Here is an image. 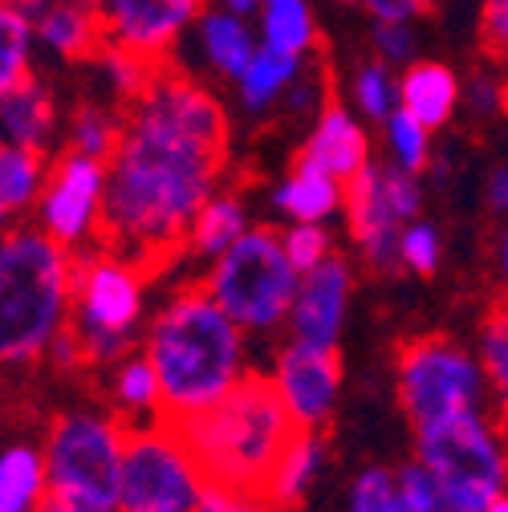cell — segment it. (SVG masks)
<instances>
[{"label":"cell","mask_w":508,"mask_h":512,"mask_svg":"<svg viewBox=\"0 0 508 512\" xmlns=\"http://www.w3.org/2000/svg\"><path fill=\"white\" fill-rule=\"evenodd\" d=\"M322 460H326L322 435H317V431H297L293 443L285 447V456L277 460L269 484H265V496H269L277 508L297 504V500L313 488L317 472H322Z\"/></svg>","instance_id":"cell-26"},{"label":"cell","mask_w":508,"mask_h":512,"mask_svg":"<svg viewBox=\"0 0 508 512\" xmlns=\"http://www.w3.org/2000/svg\"><path fill=\"white\" fill-rule=\"evenodd\" d=\"M383 139H387V155L395 167L403 171H423L431 163V126H423L415 114H407L403 106L383 122Z\"/></svg>","instance_id":"cell-34"},{"label":"cell","mask_w":508,"mask_h":512,"mask_svg":"<svg viewBox=\"0 0 508 512\" xmlns=\"http://www.w3.org/2000/svg\"><path fill=\"white\" fill-rule=\"evenodd\" d=\"M496 269H500V285H504V293H508V224H504V232H500V240H496Z\"/></svg>","instance_id":"cell-49"},{"label":"cell","mask_w":508,"mask_h":512,"mask_svg":"<svg viewBox=\"0 0 508 512\" xmlns=\"http://www.w3.org/2000/svg\"><path fill=\"white\" fill-rule=\"evenodd\" d=\"M309 57H289V53H277V49H257L252 61L244 66V74L236 78V98L248 114H265L273 110L277 102H285L289 86L297 82V74L305 70Z\"/></svg>","instance_id":"cell-22"},{"label":"cell","mask_w":508,"mask_h":512,"mask_svg":"<svg viewBox=\"0 0 508 512\" xmlns=\"http://www.w3.org/2000/svg\"><path fill=\"white\" fill-rule=\"evenodd\" d=\"M480 41L488 57L508 66V0H484L480 9Z\"/></svg>","instance_id":"cell-42"},{"label":"cell","mask_w":508,"mask_h":512,"mask_svg":"<svg viewBox=\"0 0 508 512\" xmlns=\"http://www.w3.org/2000/svg\"><path fill=\"white\" fill-rule=\"evenodd\" d=\"M504 118H508V78H504Z\"/></svg>","instance_id":"cell-54"},{"label":"cell","mask_w":508,"mask_h":512,"mask_svg":"<svg viewBox=\"0 0 508 512\" xmlns=\"http://www.w3.org/2000/svg\"><path fill=\"white\" fill-rule=\"evenodd\" d=\"M350 289H354V273L342 256H330L317 269L301 273L289 322H285L289 338L309 342V346H338L346 309H350Z\"/></svg>","instance_id":"cell-15"},{"label":"cell","mask_w":508,"mask_h":512,"mask_svg":"<svg viewBox=\"0 0 508 512\" xmlns=\"http://www.w3.org/2000/svg\"><path fill=\"white\" fill-rule=\"evenodd\" d=\"M415 447L439 484L443 512H484L508 492V447L500 423L484 411L419 427Z\"/></svg>","instance_id":"cell-6"},{"label":"cell","mask_w":508,"mask_h":512,"mask_svg":"<svg viewBox=\"0 0 508 512\" xmlns=\"http://www.w3.org/2000/svg\"><path fill=\"white\" fill-rule=\"evenodd\" d=\"M208 484L179 423L143 419L139 427H126L118 512H200Z\"/></svg>","instance_id":"cell-8"},{"label":"cell","mask_w":508,"mask_h":512,"mask_svg":"<svg viewBox=\"0 0 508 512\" xmlns=\"http://www.w3.org/2000/svg\"><path fill=\"white\" fill-rule=\"evenodd\" d=\"M33 29H37V45L66 61H90L106 41L94 0H53Z\"/></svg>","instance_id":"cell-21"},{"label":"cell","mask_w":508,"mask_h":512,"mask_svg":"<svg viewBox=\"0 0 508 512\" xmlns=\"http://www.w3.org/2000/svg\"><path fill=\"white\" fill-rule=\"evenodd\" d=\"M200 512H277V504H273L265 492H252V488L208 484Z\"/></svg>","instance_id":"cell-40"},{"label":"cell","mask_w":508,"mask_h":512,"mask_svg":"<svg viewBox=\"0 0 508 512\" xmlns=\"http://www.w3.org/2000/svg\"><path fill=\"white\" fill-rule=\"evenodd\" d=\"M224 163V106L196 78L163 61L151 86L122 106L98 244L155 273L159 261L183 252L200 208L224 179Z\"/></svg>","instance_id":"cell-1"},{"label":"cell","mask_w":508,"mask_h":512,"mask_svg":"<svg viewBox=\"0 0 508 512\" xmlns=\"http://www.w3.org/2000/svg\"><path fill=\"white\" fill-rule=\"evenodd\" d=\"M212 5H220L228 13H240V17H257L265 0H212Z\"/></svg>","instance_id":"cell-48"},{"label":"cell","mask_w":508,"mask_h":512,"mask_svg":"<svg viewBox=\"0 0 508 512\" xmlns=\"http://www.w3.org/2000/svg\"><path fill=\"white\" fill-rule=\"evenodd\" d=\"M244 334L204 285L179 289L155 313L143 350L163 382V419L187 423L240 387L248 374Z\"/></svg>","instance_id":"cell-2"},{"label":"cell","mask_w":508,"mask_h":512,"mask_svg":"<svg viewBox=\"0 0 508 512\" xmlns=\"http://www.w3.org/2000/svg\"><path fill=\"white\" fill-rule=\"evenodd\" d=\"M49 496L45 452L29 443L0 452V512H37Z\"/></svg>","instance_id":"cell-23"},{"label":"cell","mask_w":508,"mask_h":512,"mask_svg":"<svg viewBox=\"0 0 508 512\" xmlns=\"http://www.w3.org/2000/svg\"><path fill=\"white\" fill-rule=\"evenodd\" d=\"M399 106L415 114L423 126L439 131L464 106V82L443 61H411L399 78Z\"/></svg>","instance_id":"cell-20"},{"label":"cell","mask_w":508,"mask_h":512,"mask_svg":"<svg viewBox=\"0 0 508 512\" xmlns=\"http://www.w3.org/2000/svg\"><path fill=\"white\" fill-rule=\"evenodd\" d=\"M49 167H53L49 151L5 143L0 147V204L13 216H25L29 208H37L41 191L49 183Z\"/></svg>","instance_id":"cell-25"},{"label":"cell","mask_w":508,"mask_h":512,"mask_svg":"<svg viewBox=\"0 0 508 512\" xmlns=\"http://www.w3.org/2000/svg\"><path fill=\"white\" fill-rule=\"evenodd\" d=\"M476 358L488 378V395L496 399V407H508V297L484 317Z\"/></svg>","instance_id":"cell-32"},{"label":"cell","mask_w":508,"mask_h":512,"mask_svg":"<svg viewBox=\"0 0 508 512\" xmlns=\"http://www.w3.org/2000/svg\"><path fill=\"white\" fill-rule=\"evenodd\" d=\"M0 147H5V143H0Z\"/></svg>","instance_id":"cell-55"},{"label":"cell","mask_w":508,"mask_h":512,"mask_svg":"<svg viewBox=\"0 0 508 512\" xmlns=\"http://www.w3.org/2000/svg\"><path fill=\"white\" fill-rule=\"evenodd\" d=\"M33 45H37L33 21L13 0H0V98L17 90L25 78H33Z\"/></svg>","instance_id":"cell-31"},{"label":"cell","mask_w":508,"mask_h":512,"mask_svg":"<svg viewBox=\"0 0 508 512\" xmlns=\"http://www.w3.org/2000/svg\"><path fill=\"white\" fill-rule=\"evenodd\" d=\"M439 256H443V240L431 224L423 220H411L403 232H399V265L419 273V277H431L439 269Z\"/></svg>","instance_id":"cell-36"},{"label":"cell","mask_w":508,"mask_h":512,"mask_svg":"<svg viewBox=\"0 0 508 512\" xmlns=\"http://www.w3.org/2000/svg\"><path fill=\"white\" fill-rule=\"evenodd\" d=\"M37 512H118V508H106V504H90V500H74V496L49 492V496L41 500Z\"/></svg>","instance_id":"cell-46"},{"label":"cell","mask_w":508,"mask_h":512,"mask_svg":"<svg viewBox=\"0 0 508 512\" xmlns=\"http://www.w3.org/2000/svg\"><path fill=\"white\" fill-rule=\"evenodd\" d=\"M496 423H500V435H504V447H508V407H500V419Z\"/></svg>","instance_id":"cell-53"},{"label":"cell","mask_w":508,"mask_h":512,"mask_svg":"<svg viewBox=\"0 0 508 512\" xmlns=\"http://www.w3.org/2000/svg\"><path fill=\"white\" fill-rule=\"evenodd\" d=\"M244 232H248V208H244V200L232 196V191H216V196L200 208L192 232H187L183 252L204 256V261H216V256L228 252Z\"/></svg>","instance_id":"cell-24"},{"label":"cell","mask_w":508,"mask_h":512,"mask_svg":"<svg viewBox=\"0 0 508 512\" xmlns=\"http://www.w3.org/2000/svg\"><path fill=\"white\" fill-rule=\"evenodd\" d=\"M346 512H403L399 504V472L366 468L346 496Z\"/></svg>","instance_id":"cell-35"},{"label":"cell","mask_w":508,"mask_h":512,"mask_svg":"<svg viewBox=\"0 0 508 512\" xmlns=\"http://www.w3.org/2000/svg\"><path fill=\"white\" fill-rule=\"evenodd\" d=\"M118 139H122V106L86 98V102H78L70 110V118H66V151L94 155V159L110 163Z\"/></svg>","instance_id":"cell-29"},{"label":"cell","mask_w":508,"mask_h":512,"mask_svg":"<svg viewBox=\"0 0 508 512\" xmlns=\"http://www.w3.org/2000/svg\"><path fill=\"white\" fill-rule=\"evenodd\" d=\"M285 106L293 110V114H322L330 102H326V82H322V74H317V70H301L297 74V82L289 86V94H285Z\"/></svg>","instance_id":"cell-43"},{"label":"cell","mask_w":508,"mask_h":512,"mask_svg":"<svg viewBox=\"0 0 508 512\" xmlns=\"http://www.w3.org/2000/svg\"><path fill=\"white\" fill-rule=\"evenodd\" d=\"M415 25L411 21H378L374 25V53L378 61H387V66H411L415 61Z\"/></svg>","instance_id":"cell-39"},{"label":"cell","mask_w":508,"mask_h":512,"mask_svg":"<svg viewBox=\"0 0 508 512\" xmlns=\"http://www.w3.org/2000/svg\"><path fill=\"white\" fill-rule=\"evenodd\" d=\"M45 358H49L57 370H74V366L90 362V358H86V342H82V334H78L74 326H66V330H61V334L49 342Z\"/></svg>","instance_id":"cell-45"},{"label":"cell","mask_w":508,"mask_h":512,"mask_svg":"<svg viewBox=\"0 0 508 512\" xmlns=\"http://www.w3.org/2000/svg\"><path fill=\"white\" fill-rule=\"evenodd\" d=\"M13 220H17V216H13V212H9L5 204H0V236H5V232L13 228Z\"/></svg>","instance_id":"cell-51"},{"label":"cell","mask_w":508,"mask_h":512,"mask_svg":"<svg viewBox=\"0 0 508 512\" xmlns=\"http://www.w3.org/2000/svg\"><path fill=\"white\" fill-rule=\"evenodd\" d=\"M13 5H17V9H21V13H25L33 25H37V17H41V13L53 5V0H13Z\"/></svg>","instance_id":"cell-50"},{"label":"cell","mask_w":508,"mask_h":512,"mask_svg":"<svg viewBox=\"0 0 508 512\" xmlns=\"http://www.w3.org/2000/svg\"><path fill=\"white\" fill-rule=\"evenodd\" d=\"M192 37L200 45V61L216 78H228V82H236L252 61V53L261 49V33L252 25V17L228 13L220 5H208L200 13V21L192 25Z\"/></svg>","instance_id":"cell-17"},{"label":"cell","mask_w":508,"mask_h":512,"mask_svg":"<svg viewBox=\"0 0 508 512\" xmlns=\"http://www.w3.org/2000/svg\"><path fill=\"white\" fill-rule=\"evenodd\" d=\"M102 33L114 45H126L151 61H163L192 33L208 0H94Z\"/></svg>","instance_id":"cell-13"},{"label":"cell","mask_w":508,"mask_h":512,"mask_svg":"<svg viewBox=\"0 0 508 512\" xmlns=\"http://www.w3.org/2000/svg\"><path fill=\"white\" fill-rule=\"evenodd\" d=\"M179 427L212 484L252 492H265L277 460L301 431L281 391L273 387V378L261 374H244L228 399Z\"/></svg>","instance_id":"cell-4"},{"label":"cell","mask_w":508,"mask_h":512,"mask_svg":"<svg viewBox=\"0 0 508 512\" xmlns=\"http://www.w3.org/2000/svg\"><path fill=\"white\" fill-rule=\"evenodd\" d=\"M57 135H61L57 102H53V90L37 74L0 98V143L53 151Z\"/></svg>","instance_id":"cell-18"},{"label":"cell","mask_w":508,"mask_h":512,"mask_svg":"<svg viewBox=\"0 0 508 512\" xmlns=\"http://www.w3.org/2000/svg\"><path fill=\"white\" fill-rule=\"evenodd\" d=\"M423 212V183L395 163H370L346 183V220L362 261L374 273L399 265V232Z\"/></svg>","instance_id":"cell-11"},{"label":"cell","mask_w":508,"mask_h":512,"mask_svg":"<svg viewBox=\"0 0 508 512\" xmlns=\"http://www.w3.org/2000/svg\"><path fill=\"white\" fill-rule=\"evenodd\" d=\"M273 208L297 224H326L334 212H346V183L322 167L297 159V167L273 187Z\"/></svg>","instance_id":"cell-19"},{"label":"cell","mask_w":508,"mask_h":512,"mask_svg":"<svg viewBox=\"0 0 508 512\" xmlns=\"http://www.w3.org/2000/svg\"><path fill=\"white\" fill-rule=\"evenodd\" d=\"M301 285V269L289 261L277 228H248L228 252H220L204 289L224 305V313L248 334H269L289 322Z\"/></svg>","instance_id":"cell-5"},{"label":"cell","mask_w":508,"mask_h":512,"mask_svg":"<svg viewBox=\"0 0 508 512\" xmlns=\"http://www.w3.org/2000/svg\"><path fill=\"white\" fill-rule=\"evenodd\" d=\"M106 183H110L106 159L78 155V151L57 155L49 167V183L37 200V224L74 252L98 244L102 212H106Z\"/></svg>","instance_id":"cell-12"},{"label":"cell","mask_w":508,"mask_h":512,"mask_svg":"<svg viewBox=\"0 0 508 512\" xmlns=\"http://www.w3.org/2000/svg\"><path fill=\"white\" fill-rule=\"evenodd\" d=\"M94 61V74L102 82V94L114 102V106H131L155 78L159 61L126 49V45H114V41H102V49L90 57Z\"/></svg>","instance_id":"cell-28"},{"label":"cell","mask_w":508,"mask_h":512,"mask_svg":"<svg viewBox=\"0 0 508 512\" xmlns=\"http://www.w3.org/2000/svg\"><path fill=\"white\" fill-rule=\"evenodd\" d=\"M281 240H285L289 261H293L301 273L317 269L322 261H330V256H334V240H330L326 224H305V220H297V224H289V228L281 232Z\"/></svg>","instance_id":"cell-37"},{"label":"cell","mask_w":508,"mask_h":512,"mask_svg":"<svg viewBox=\"0 0 508 512\" xmlns=\"http://www.w3.org/2000/svg\"><path fill=\"white\" fill-rule=\"evenodd\" d=\"M484 512H508V492H504V496H496V500H492Z\"/></svg>","instance_id":"cell-52"},{"label":"cell","mask_w":508,"mask_h":512,"mask_svg":"<svg viewBox=\"0 0 508 512\" xmlns=\"http://www.w3.org/2000/svg\"><path fill=\"white\" fill-rule=\"evenodd\" d=\"M358 5L370 13V21L378 25V21H419V17H427V9H431V0H358Z\"/></svg>","instance_id":"cell-44"},{"label":"cell","mask_w":508,"mask_h":512,"mask_svg":"<svg viewBox=\"0 0 508 512\" xmlns=\"http://www.w3.org/2000/svg\"><path fill=\"white\" fill-rule=\"evenodd\" d=\"M464 106H468L476 118L504 114V78H500V74H488V70H476V74L464 82Z\"/></svg>","instance_id":"cell-41"},{"label":"cell","mask_w":508,"mask_h":512,"mask_svg":"<svg viewBox=\"0 0 508 512\" xmlns=\"http://www.w3.org/2000/svg\"><path fill=\"white\" fill-rule=\"evenodd\" d=\"M74 317V248L41 224H13L0 236V366L45 358Z\"/></svg>","instance_id":"cell-3"},{"label":"cell","mask_w":508,"mask_h":512,"mask_svg":"<svg viewBox=\"0 0 508 512\" xmlns=\"http://www.w3.org/2000/svg\"><path fill=\"white\" fill-rule=\"evenodd\" d=\"M257 33L265 49L289 57H309L317 45V21L305 0H265L257 13Z\"/></svg>","instance_id":"cell-27"},{"label":"cell","mask_w":508,"mask_h":512,"mask_svg":"<svg viewBox=\"0 0 508 512\" xmlns=\"http://www.w3.org/2000/svg\"><path fill=\"white\" fill-rule=\"evenodd\" d=\"M350 98L362 118L370 122H387L399 110V78L391 74L387 61H366L350 78Z\"/></svg>","instance_id":"cell-33"},{"label":"cell","mask_w":508,"mask_h":512,"mask_svg":"<svg viewBox=\"0 0 508 512\" xmlns=\"http://www.w3.org/2000/svg\"><path fill=\"white\" fill-rule=\"evenodd\" d=\"M484 200H488V208H492L496 216H508V167H500V171L488 175Z\"/></svg>","instance_id":"cell-47"},{"label":"cell","mask_w":508,"mask_h":512,"mask_svg":"<svg viewBox=\"0 0 508 512\" xmlns=\"http://www.w3.org/2000/svg\"><path fill=\"white\" fill-rule=\"evenodd\" d=\"M399 403L407 419L419 427L456 419L468 411H484L488 378L476 350L452 338H415L399 350Z\"/></svg>","instance_id":"cell-9"},{"label":"cell","mask_w":508,"mask_h":512,"mask_svg":"<svg viewBox=\"0 0 508 512\" xmlns=\"http://www.w3.org/2000/svg\"><path fill=\"white\" fill-rule=\"evenodd\" d=\"M399 504H403V512H443L439 484L423 460L399 468Z\"/></svg>","instance_id":"cell-38"},{"label":"cell","mask_w":508,"mask_h":512,"mask_svg":"<svg viewBox=\"0 0 508 512\" xmlns=\"http://www.w3.org/2000/svg\"><path fill=\"white\" fill-rule=\"evenodd\" d=\"M147 269L110 248L74 252V317L70 326L86 342L90 362H118L143 322Z\"/></svg>","instance_id":"cell-7"},{"label":"cell","mask_w":508,"mask_h":512,"mask_svg":"<svg viewBox=\"0 0 508 512\" xmlns=\"http://www.w3.org/2000/svg\"><path fill=\"white\" fill-rule=\"evenodd\" d=\"M114 403L122 415H135V419H163V382L155 362L143 354L135 358H118L114 370Z\"/></svg>","instance_id":"cell-30"},{"label":"cell","mask_w":508,"mask_h":512,"mask_svg":"<svg viewBox=\"0 0 508 512\" xmlns=\"http://www.w3.org/2000/svg\"><path fill=\"white\" fill-rule=\"evenodd\" d=\"M301 159L322 167L330 175H338L342 183H350L362 167H370V139H366V126L358 122L354 110L346 106H326L322 114L313 118V131L301 147Z\"/></svg>","instance_id":"cell-16"},{"label":"cell","mask_w":508,"mask_h":512,"mask_svg":"<svg viewBox=\"0 0 508 512\" xmlns=\"http://www.w3.org/2000/svg\"><path fill=\"white\" fill-rule=\"evenodd\" d=\"M273 387L281 391L289 415L301 431H322L334 415L338 391H342V366L338 346H309L289 338L273 362Z\"/></svg>","instance_id":"cell-14"},{"label":"cell","mask_w":508,"mask_h":512,"mask_svg":"<svg viewBox=\"0 0 508 512\" xmlns=\"http://www.w3.org/2000/svg\"><path fill=\"white\" fill-rule=\"evenodd\" d=\"M49 492L118 508L122 460H126V427L110 415L70 411L49 427L45 439Z\"/></svg>","instance_id":"cell-10"}]
</instances>
